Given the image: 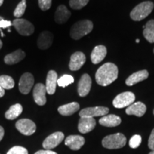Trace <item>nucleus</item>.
<instances>
[{
	"label": "nucleus",
	"instance_id": "5",
	"mask_svg": "<svg viewBox=\"0 0 154 154\" xmlns=\"http://www.w3.org/2000/svg\"><path fill=\"white\" fill-rule=\"evenodd\" d=\"M135 95L131 91H126L121 93L116 96L113 101V105L117 109H122L127 106H129L135 101Z\"/></svg>",
	"mask_w": 154,
	"mask_h": 154
},
{
	"label": "nucleus",
	"instance_id": "41",
	"mask_svg": "<svg viewBox=\"0 0 154 154\" xmlns=\"http://www.w3.org/2000/svg\"><path fill=\"white\" fill-rule=\"evenodd\" d=\"M149 154H154V150H153V151H152L150 152Z\"/></svg>",
	"mask_w": 154,
	"mask_h": 154
},
{
	"label": "nucleus",
	"instance_id": "9",
	"mask_svg": "<svg viewBox=\"0 0 154 154\" xmlns=\"http://www.w3.org/2000/svg\"><path fill=\"white\" fill-rule=\"evenodd\" d=\"M109 112V108L104 106L88 107L82 109L79 112L80 117H91L94 118L96 116H104Z\"/></svg>",
	"mask_w": 154,
	"mask_h": 154
},
{
	"label": "nucleus",
	"instance_id": "4",
	"mask_svg": "<svg viewBox=\"0 0 154 154\" xmlns=\"http://www.w3.org/2000/svg\"><path fill=\"white\" fill-rule=\"evenodd\" d=\"M126 143V138L124 134H111L102 140V145L108 149H118L123 148Z\"/></svg>",
	"mask_w": 154,
	"mask_h": 154
},
{
	"label": "nucleus",
	"instance_id": "42",
	"mask_svg": "<svg viewBox=\"0 0 154 154\" xmlns=\"http://www.w3.org/2000/svg\"><path fill=\"white\" fill-rule=\"evenodd\" d=\"M139 42H140V40H139V39H136V43H139Z\"/></svg>",
	"mask_w": 154,
	"mask_h": 154
},
{
	"label": "nucleus",
	"instance_id": "35",
	"mask_svg": "<svg viewBox=\"0 0 154 154\" xmlns=\"http://www.w3.org/2000/svg\"><path fill=\"white\" fill-rule=\"evenodd\" d=\"M148 145H149V148L152 151H153L154 150V128L152 131L151 135H150V137H149V143H148Z\"/></svg>",
	"mask_w": 154,
	"mask_h": 154
},
{
	"label": "nucleus",
	"instance_id": "15",
	"mask_svg": "<svg viewBox=\"0 0 154 154\" xmlns=\"http://www.w3.org/2000/svg\"><path fill=\"white\" fill-rule=\"evenodd\" d=\"M85 143V139L79 135H71L65 139V145L73 151H78Z\"/></svg>",
	"mask_w": 154,
	"mask_h": 154
},
{
	"label": "nucleus",
	"instance_id": "18",
	"mask_svg": "<svg viewBox=\"0 0 154 154\" xmlns=\"http://www.w3.org/2000/svg\"><path fill=\"white\" fill-rule=\"evenodd\" d=\"M71 17L70 11L65 5H59L54 14V20L57 24H63L66 23Z\"/></svg>",
	"mask_w": 154,
	"mask_h": 154
},
{
	"label": "nucleus",
	"instance_id": "7",
	"mask_svg": "<svg viewBox=\"0 0 154 154\" xmlns=\"http://www.w3.org/2000/svg\"><path fill=\"white\" fill-rule=\"evenodd\" d=\"M15 126L17 129L25 136H31L36 131V124L34 121L28 119H22L17 121Z\"/></svg>",
	"mask_w": 154,
	"mask_h": 154
},
{
	"label": "nucleus",
	"instance_id": "12",
	"mask_svg": "<svg viewBox=\"0 0 154 154\" xmlns=\"http://www.w3.org/2000/svg\"><path fill=\"white\" fill-rule=\"evenodd\" d=\"M86 56L82 51H76L71 57L69 62V69L72 71H78L86 62Z\"/></svg>",
	"mask_w": 154,
	"mask_h": 154
},
{
	"label": "nucleus",
	"instance_id": "11",
	"mask_svg": "<svg viewBox=\"0 0 154 154\" xmlns=\"http://www.w3.org/2000/svg\"><path fill=\"white\" fill-rule=\"evenodd\" d=\"M92 81L90 76L87 74H84L81 77L78 83V94L82 97L87 96L91 88Z\"/></svg>",
	"mask_w": 154,
	"mask_h": 154
},
{
	"label": "nucleus",
	"instance_id": "43",
	"mask_svg": "<svg viewBox=\"0 0 154 154\" xmlns=\"http://www.w3.org/2000/svg\"><path fill=\"white\" fill-rule=\"evenodd\" d=\"M153 53H154V49H153Z\"/></svg>",
	"mask_w": 154,
	"mask_h": 154
},
{
	"label": "nucleus",
	"instance_id": "31",
	"mask_svg": "<svg viewBox=\"0 0 154 154\" xmlns=\"http://www.w3.org/2000/svg\"><path fill=\"white\" fill-rule=\"evenodd\" d=\"M141 136L139 135H134L129 140V146L132 149H136L141 143Z\"/></svg>",
	"mask_w": 154,
	"mask_h": 154
},
{
	"label": "nucleus",
	"instance_id": "34",
	"mask_svg": "<svg viewBox=\"0 0 154 154\" xmlns=\"http://www.w3.org/2000/svg\"><path fill=\"white\" fill-rule=\"evenodd\" d=\"M12 24L10 21L9 20H5V19H0V30L1 29H6L9 28V26H11V25Z\"/></svg>",
	"mask_w": 154,
	"mask_h": 154
},
{
	"label": "nucleus",
	"instance_id": "17",
	"mask_svg": "<svg viewBox=\"0 0 154 154\" xmlns=\"http://www.w3.org/2000/svg\"><path fill=\"white\" fill-rule=\"evenodd\" d=\"M58 76L57 72L54 70H50L48 72L47 80H46V90L49 95H52L55 93L57 88Z\"/></svg>",
	"mask_w": 154,
	"mask_h": 154
},
{
	"label": "nucleus",
	"instance_id": "2",
	"mask_svg": "<svg viewBox=\"0 0 154 154\" xmlns=\"http://www.w3.org/2000/svg\"><path fill=\"white\" fill-rule=\"evenodd\" d=\"M94 25L90 20H81L73 25L70 30V35L73 39L79 40L83 36L91 33Z\"/></svg>",
	"mask_w": 154,
	"mask_h": 154
},
{
	"label": "nucleus",
	"instance_id": "40",
	"mask_svg": "<svg viewBox=\"0 0 154 154\" xmlns=\"http://www.w3.org/2000/svg\"><path fill=\"white\" fill-rule=\"evenodd\" d=\"M3 2H4V0H0V7H1V6L2 5Z\"/></svg>",
	"mask_w": 154,
	"mask_h": 154
},
{
	"label": "nucleus",
	"instance_id": "38",
	"mask_svg": "<svg viewBox=\"0 0 154 154\" xmlns=\"http://www.w3.org/2000/svg\"><path fill=\"white\" fill-rule=\"evenodd\" d=\"M5 94V89H4V88L1 86V85H0V98H2V96H4Z\"/></svg>",
	"mask_w": 154,
	"mask_h": 154
},
{
	"label": "nucleus",
	"instance_id": "20",
	"mask_svg": "<svg viewBox=\"0 0 154 154\" xmlns=\"http://www.w3.org/2000/svg\"><path fill=\"white\" fill-rule=\"evenodd\" d=\"M146 106L142 102H136L132 103L126 109V113L128 115H134L136 116L141 117L145 114Z\"/></svg>",
	"mask_w": 154,
	"mask_h": 154
},
{
	"label": "nucleus",
	"instance_id": "33",
	"mask_svg": "<svg viewBox=\"0 0 154 154\" xmlns=\"http://www.w3.org/2000/svg\"><path fill=\"white\" fill-rule=\"evenodd\" d=\"M52 0H38V6L42 11H47L51 6Z\"/></svg>",
	"mask_w": 154,
	"mask_h": 154
},
{
	"label": "nucleus",
	"instance_id": "24",
	"mask_svg": "<svg viewBox=\"0 0 154 154\" xmlns=\"http://www.w3.org/2000/svg\"><path fill=\"white\" fill-rule=\"evenodd\" d=\"M79 108L80 106L77 102H72V103L59 106L58 108V111L61 115L68 116L78 111Z\"/></svg>",
	"mask_w": 154,
	"mask_h": 154
},
{
	"label": "nucleus",
	"instance_id": "36",
	"mask_svg": "<svg viewBox=\"0 0 154 154\" xmlns=\"http://www.w3.org/2000/svg\"><path fill=\"white\" fill-rule=\"evenodd\" d=\"M34 154H57L56 152L52 151L51 150H40L36 152Z\"/></svg>",
	"mask_w": 154,
	"mask_h": 154
},
{
	"label": "nucleus",
	"instance_id": "6",
	"mask_svg": "<svg viewBox=\"0 0 154 154\" xmlns=\"http://www.w3.org/2000/svg\"><path fill=\"white\" fill-rule=\"evenodd\" d=\"M12 24L18 33L22 36H30L34 32V25L24 19H14Z\"/></svg>",
	"mask_w": 154,
	"mask_h": 154
},
{
	"label": "nucleus",
	"instance_id": "8",
	"mask_svg": "<svg viewBox=\"0 0 154 154\" xmlns=\"http://www.w3.org/2000/svg\"><path fill=\"white\" fill-rule=\"evenodd\" d=\"M34 78L31 73L26 72L21 76L19 82V91L23 94H28L34 86Z\"/></svg>",
	"mask_w": 154,
	"mask_h": 154
},
{
	"label": "nucleus",
	"instance_id": "39",
	"mask_svg": "<svg viewBox=\"0 0 154 154\" xmlns=\"http://www.w3.org/2000/svg\"><path fill=\"white\" fill-rule=\"evenodd\" d=\"M2 42L1 39H0V49H2Z\"/></svg>",
	"mask_w": 154,
	"mask_h": 154
},
{
	"label": "nucleus",
	"instance_id": "32",
	"mask_svg": "<svg viewBox=\"0 0 154 154\" xmlns=\"http://www.w3.org/2000/svg\"><path fill=\"white\" fill-rule=\"evenodd\" d=\"M7 154H29L28 151L22 146H14L9 149Z\"/></svg>",
	"mask_w": 154,
	"mask_h": 154
},
{
	"label": "nucleus",
	"instance_id": "29",
	"mask_svg": "<svg viewBox=\"0 0 154 154\" xmlns=\"http://www.w3.org/2000/svg\"><path fill=\"white\" fill-rule=\"evenodd\" d=\"M26 8V0H22L19 2L18 5L17 6L16 9L14 11V16L17 17V19H20L21 17L24 14L25 10Z\"/></svg>",
	"mask_w": 154,
	"mask_h": 154
},
{
	"label": "nucleus",
	"instance_id": "26",
	"mask_svg": "<svg viewBox=\"0 0 154 154\" xmlns=\"http://www.w3.org/2000/svg\"><path fill=\"white\" fill-rule=\"evenodd\" d=\"M144 37L150 43H154V20L151 19L146 23L143 32Z\"/></svg>",
	"mask_w": 154,
	"mask_h": 154
},
{
	"label": "nucleus",
	"instance_id": "22",
	"mask_svg": "<svg viewBox=\"0 0 154 154\" xmlns=\"http://www.w3.org/2000/svg\"><path fill=\"white\" fill-rule=\"evenodd\" d=\"M26 57V54L21 49H17L14 52L9 54L5 57V62L8 65H13L22 61Z\"/></svg>",
	"mask_w": 154,
	"mask_h": 154
},
{
	"label": "nucleus",
	"instance_id": "25",
	"mask_svg": "<svg viewBox=\"0 0 154 154\" xmlns=\"http://www.w3.org/2000/svg\"><path fill=\"white\" fill-rule=\"evenodd\" d=\"M23 111V107L20 103H16L9 108L8 111H6L5 118L8 120H14L17 119Z\"/></svg>",
	"mask_w": 154,
	"mask_h": 154
},
{
	"label": "nucleus",
	"instance_id": "28",
	"mask_svg": "<svg viewBox=\"0 0 154 154\" xmlns=\"http://www.w3.org/2000/svg\"><path fill=\"white\" fill-rule=\"evenodd\" d=\"M74 77L71 75L68 74H64L62 76H61L60 78L58 79L57 80V84L58 86H60V87H66L67 86L70 85L72 83H74Z\"/></svg>",
	"mask_w": 154,
	"mask_h": 154
},
{
	"label": "nucleus",
	"instance_id": "16",
	"mask_svg": "<svg viewBox=\"0 0 154 154\" xmlns=\"http://www.w3.org/2000/svg\"><path fill=\"white\" fill-rule=\"evenodd\" d=\"M96 126V121L91 117H81L79 121L78 129L82 134L91 131Z\"/></svg>",
	"mask_w": 154,
	"mask_h": 154
},
{
	"label": "nucleus",
	"instance_id": "44",
	"mask_svg": "<svg viewBox=\"0 0 154 154\" xmlns=\"http://www.w3.org/2000/svg\"><path fill=\"white\" fill-rule=\"evenodd\" d=\"M153 113H154V111H153Z\"/></svg>",
	"mask_w": 154,
	"mask_h": 154
},
{
	"label": "nucleus",
	"instance_id": "14",
	"mask_svg": "<svg viewBox=\"0 0 154 154\" xmlns=\"http://www.w3.org/2000/svg\"><path fill=\"white\" fill-rule=\"evenodd\" d=\"M54 40V35L51 32L48 31L42 32L38 36L37 39V46L40 49L45 50L52 45Z\"/></svg>",
	"mask_w": 154,
	"mask_h": 154
},
{
	"label": "nucleus",
	"instance_id": "30",
	"mask_svg": "<svg viewBox=\"0 0 154 154\" xmlns=\"http://www.w3.org/2000/svg\"><path fill=\"white\" fill-rule=\"evenodd\" d=\"M89 0H70L69 1V6L71 8L73 9H82L88 3Z\"/></svg>",
	"mask_w": 154,
	"mask_h": 154
},
{
	"label": "nucleus",
	"instance_id": "13",
	"mask_svg": "<svg viewBox=\"0 0 154 154\" xmlns=\"http://www.w3.org/2000/svg\"><path fill=\"white\" fill-rule=\"evenodd\" d=\"M46 90L45 85L42 83H38L36 84L34 88L33 96L36 104L38 106H44L47 103V98H46Z\"/></svg>",
	"mask_w": 154,
	"mask_h": 154
},
{
	"label": "nucleus",
	"instance_id": "21",
	"mask_svg": "<svg viewBox=\"0 0 154 154\" xmlns=\"http://www.w3.org/2000/svg\"><path fill=\"white\" fill-rule=\"evenodd\" d=\"M149 76V72L147 70L138 71L137 72H135L128 77L126 80V84L127 86H133L134 84H137L138 82L146 80Z\"/></svg>",
	"mask_w": 154,
	"mask_h": 154
},
{
	"label": "nucleus",
	"instance_id": "37",
	"mask_svg": "<svg viewBox=\"0 0 154 154\" xmlns=\"http://www.w3.org/2000/svg\"><path fill=\"white\" fill-rule=\"evenodd\" d=\"M4 135H5V130H4L3 127L0 126V141L4 137Z\"/></svg>",
	"mask_w": 154,
	"mask_h": 154
},
{
	"label": "nucleus",
	"instance_id": "10",
	"mask_svg": "<svg viewBox=\"0 0 154 154\" xmlns=\"http://www.w3.org/2000/svg\"><path fill=\"white\" fill-rule=\"evenodd\" d=\"M64 138V134L62 132L58 131L51 134L43 142V147L45 150H51L59 145Z\"/></svg>",
	"mask_w": 154,
	"mask_h": 154
},
{
	"label": "nucleus",
	"instance_id": "27",
	"mask_svg": "<svg viewBox=\"0 0 154 154\" xmlns=\"http://www.w3.org/2000/svg\"><path fill=\"white\" fill-rule=\"evenodd\" d=\"M14 81L12 77L7 75L0 76V85L4 89H11L14 86Z\"/></svg>",
	"mask_w": 154,
	"mask_h": 154
},
{
	"label": "nucleus",
	"instance_id": "3",
	"mask_svg": "<svg viewBox=\"0 0 154 154\" xmlns=\"http://www.w3.org/2000/svg\"><path fill=\"white\" fill-rule=\"evenodd\" d=\"M153 8L154 4L152 2H143L133 9L130 13V17L134 21H141L151 14Z\"/></svg>",
	"mask_w": 154,
	"mask_h": 154
},
{
	"label": "nucleus",
	"instance_id": "23",
	"mask_svg": "<svg viewBox=\"0 0 154 154\" xmlns=\"http://www.w3.org/2000/svg\"><path fill=\"white\" fill-rule=\"evenodd\" d=\"M121 123L120 117L114 114L106 115L99 119V124L106 127H115L119 126Z\"/></svg>",
	"mask_w": 154,
	"mask_h": 154
},
{
	"label": "nucleus",
	"instance_id": "19",
	"mask_svg": "<svg viewBox=\"0 0 154 154\" xmlns=\"http://www.w3.org/2000/svg\"><path fill=\"white\" fill-rule=\"evenodd\" d=\"M107 54V49L103 45H99L94 47L91 54V60L94 64H97L104 59Z\"/></svg>",
	"mask_w": 154,
	"mask_h": 154
},
{
	"label": "nucleus",
	"instance_id": "1",
	"mask_svg": "<svg viewBox=\"0 0 154 154\" xmlns=\"http://www.w3.org/2000/svg\"><path fill=\"white\" fill-rule=\"evenodd\" d=\"M119 69L114 63L108 62L102 65L96 73V81L100 86H106L118 78Z\"/></svg>",
	"mask_w": 154,
	"mask_h": 154
}]
</instances>
